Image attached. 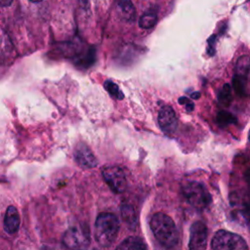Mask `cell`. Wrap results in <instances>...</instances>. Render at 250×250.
Masks as SVG:
<instances>
[{"label":"cell","instance_id":"cell-1","mask_svg":"<svg viewBox=\"0 0 250 250\" xmlns=\"http://www.w3.org/2000/svg\"><path fill=\"white\" fill-rule=\"evenodd\" d=\"M150 229L156 240L167 248H172L178 244L179 232L174 221L164 213H155L149 222Z\"/></svg>","mask_w":250,"mask_h":250},{"label":"cell","instance_id":"cell-2","mask_svg":"<svg viewBox=\"0 0 250 250\" xmlns=\"http://www.w3.org/2000/svg\"><path fill=\"white\" fill-rule=\"evenodd\" d=\"M119 220L112 214L104 212L99 214L95 222V238L103 247L110 246L117 237Z\"/></svg>","mask_w":250,"mask_h":250},{"label":"cell","instance_id":"cell-3","mask_svg":"<svg viewBox=\"0 0 250 250\" xmlns=\"http://www.w3.org/2000/svg\"><path fill=\"white\" fill-rule=\"evenodd\" d=\"M182 191L188 202L197 210H203L211 203L209 191L199 182H186L182 186Z\"/></svg>","mask_w":250,"mask_h":250},{"label":"cell","instance_id":"cell-4","mask_svg":"<svg viewBox=\"0 0 250 250\" xmlns=\"http://www.w3.org/2000/svg\"><path fill=\"white\" fill-rule=\"evenodd\" d=\"M211 246L215 250H244L248 246L238 234L228 230H218L212 238Z\"/></svg>","mask_w":250,"mask_h":250},{"label":"cell","instance_id":"cell-5","mask_svg":"<svg viewBox=\"0 0 250 250\" xmlns=\"http://www.w3.org/2000/svg\"><path fill=\"white\" fill-rule=\"evenodd\" d=\"M250 72V57L242 56L240 57L234 67V75L232 79V84L234 91L239 95H245V88L247 77Z\"/></svg>","mask_w":250,"mask_h":250},{"label":"cell","instance_id":"cell-6","mask_svg":"<svg viewBox=\"0 0 250 250\" xmlns=\"http://www.w3.org/2000/svg\"><path fill=\"white\" fill-rule=\"evenodd\" d=\"M103 177L107 186L116 193L126 189L127 181L123 170L118 166H107L103 170Z\"/></svg>","mask_w":250,"mask_h":250},{"label":"cell","instance_id":"cell-7","mask_svg":"<svg viewBox=\"0 0 250 250\" xmlns=\"http://www.w3.org/2000/svg\"><path fill=\"white\" fill-rule=\"evenodd\" d=\"M62 242L68 248H84L90 242L89 232L86 228L71 227L63 234Z\"/></svg>","mask_w":250,"mask_h":250},{"label":"cell","instance_id":"cell-8","mask_svg":"<svg viewBox=\"0 0 250 250\" xmlns=\"http://www.w3.org/2000/svg\"><path fill=\"white\" fill-rule=\"evenodd\" d=\"M207 227L201 222L197 221L190 227V236H189V249L192 250H203L207 245Z\"/></svg>","mask_w":250,"mask_h":250},{"label":"cell","instance_id":"cell-9","mask_svg":"<svg viewBox=\"0 0 250 250\" xmlns=\"http://www.w3.org/2000/svg\"><path fill=\"white\" fill-rule=\"evenodd\" d=\"M158 124L160 129L166 134H173L178 126V119L174 109L169 106H163L158 112Z\"/></svg>","mask_w":250,"mask_h":250},{"label":"cell","instance_id":"cell-10","mask_svg":"<svg viewBox=\"0 0 250 250\" xmlns=\"http://www.w3.org/2000/svg\"><path fill=\"white\" fill-rule=\"evenodd\" d=\"M73 154L75 162L83 169L94 168L98 164V160L92 150L83 143L76 146Z\"/></svg>","mask_w":250,"mask_h":250},{"label":"cell","instance_id":"cell-11","mask_svg":"<svg viewBox=\"0 0 250 250\" xmlns=\"http://www.w3.org/2000/svg\"><path fill=\"white\" fill-rule=\"evenodd\" d=\"M21 224L20 215L15 206H9L4 218V229L8 233H15L19 230Z\"/></svg>","mask_w":250,"mask_h":250},{"label":"cell","instance_id":"cell-12","mask_svg":"<svg viewBox=\"0 0 250 250\" xmlns=\"http://www.w3.org/2000/svg\"><path fill=\"white\" fill-rule=\"evenodd\" d=\"M117 11L121 19L127 21H133L135 20L136 11L130 0H120L117 5Z\"/></svg>","mask_w":250,"mask_h":250},{"label":"cell","instance_id":"cell-13","mask_svg":"<svg viewBox=\"0 0 250 250\" xmlns=\"http://www.w3.org/2000/svg\"><path fill=\"white\" fill-rule=\"evenodd\" d=\"M117 249H124V250H144L146 249V243L138 236H129L124 239L121 244L117 246Z\"/></svg>","mask_w":250,"mask_h":250},{"label":"cell","instance_id":"cell-14","mask_svg":"<svg viewBox=\"0 0 250 250\" xmlns=\"http://www.w3.org/2000/svg\"><path fill=\"white\" fill-rule=\"evenodd\" d=\"M218 100L221 104L224 106H228L230 104L232 101V94H231V88L229 84H225L222 89L220 90V93L218 95Z\"/></svg>","mask_w":250,"mask_h":250},{"label":"cell","instance_id":"cell-15","mask_svg":"<svg viewBox=\"0 0 250 250\" xmlns=\"http://www.w3.org/2000/svg\"><path fill=\"white\" fill-rule=\"evenodd\" d=\"M216 119H217V123L221 127L236 123V117L232 113H230L229 111H226V110L219 111L218 114H217Z\"/></svg>","mask_w":250,"mask_h":250},{"label":"cell","instance_id":"cell-16","mask_svg":"<svg viewBox=\"0 0 250 250\" xmlns=\"http://www.w3.org/2000/svg\"><path fill=\"white\" fill-rule=\"evenodd\" d=\"M157 21V17L154 13H146L144 14L140 21H139V24L142 28H150L152 26H154V24Z\"/></svg>","mask_w":250,"mask_h":250},{"label":"cell","instance_id":"cell-17","mask_svg":"<svg viewBox=\"0 0 250 250\" xmlns=\"http://www.w3.org/2000/svg\"><path fill=\"white\" fill-rule=\"evenodd\" d=\"M104 89L116 100H122L124 98V95L122 91L119 89L117 84L113 83L110 80H106L104 82Z\"/></svg>","mask_w":250,"mask_h":250},{"label":"cell","instance_id":"cell-18","mask_svg":"<svg viewBox=\"0 0 250 250\" xmlns=\"http://www.w3.org/2000/svg\"><path fill=\"white\" fill-rule=\"evenodd\" d=\"M122 216L124 220L128 224H136V216H135V211L130 205H124L122 206Z\"/></svg>","mask_w":250,"mask_h":250},{"label":"cell","instance_id":"cell-19","mask_svg":"<svg viewBox=\"0 0 250 250\" xmlns=\"http://www.w3.org/2000/svg\"><path fill=\"white\" fill-rule=\"evenodd\" d=\"M179 103L182 104H185L187 110H188V111H191V110L193 109V107H194V104H193L189 100H188V99L185 98V97L180 98V99H179Z\"/></svg>","mask_w":250,"mask_h":250},{"label":"cell","instance_id":"cell-20","mask_svg":"<svg viewBox=\"0 0 250 250\" xmlns=\"http://www.w3.org/2000/svg\"><path fill=\"white\" fill-rule=\"evenodd\" d=\"M245 181H246V183L248 185V188L250 189V168L245 173Z\"/></svg>","mask_w":250,"mask_h":250},{"label":"cell","instance_id":"cell-21","mask_svg":"<svg viewBox=\"0 0 250 250\" xmlns=\"http://www.w3.org/2000/svg\"><path fill=\"white\" fill-rule=\"evenodd\" d=\"M199 96H200V95H199V93H193V94L191 95V97H192L193 99H195V98L197 99V98H199Z\"/></svg>","mask_w":250,"mask_h":250},{"label":"cell","instance_id":"cell-22","mask_svg":"<svg viewBox=\"0 0 250 250\" xmlns=\"http://www.w3.org/2000/svg\"><path fill=\"white\" fill-rule=\"evenodd\" d=\"M31 2H35V3H37V2H40V1H42V0H30Z\"/></svg>","mask_w":250,"mask_h":250},{"label":"cell","instance_id":"cell-23","mask_svg":"<svg viewBox=\"0 0 250 250\" xmlns=\"http://www.w3.org/2000/svg\"><path fill=\"white\" fill-rule=\"evenodd\" d=\"M249 145H250V132H249Z\"/></svg>","mask_w":250,"mask_h":250}]
</instances>
